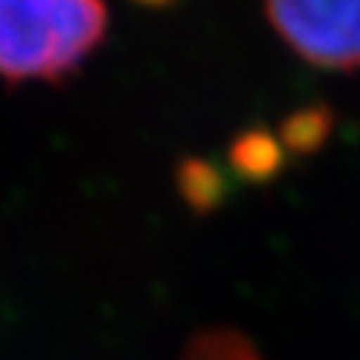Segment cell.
Here are the masks:
<instances>
[{
	"label": "cell",
	"mask_w": 360,
	"mask_h": 360,
	"mask_svg": "<svg viewBox=\"0 0 360 360\" xmlns=\"http://www.w3.org/2000/svg\"><path fill=\"white\" fill-rule=\"evenodd\" d=\"M105 0H0V79L57 82L97 51Z\"/></svg>",
	"instance_id": "cell-1"
},
{
	"label": "cell",
	"mask_w": 360,
	"mask_h": 360,
	"mask_svg": "<svg viewBox=\"0 0 360 360\" xmlns=\"http://www.w3.org/2000/svg\"><path fill=\"white\" fill-rule=\"evenodd\" d=\"M278 37L307 63L360 68V0H264Z\"/></svg>",
	"instance_id": "cell-2"
},
{
	"label": "cell",
	"mask_w": 360,
	"mask_h": 360,
	"mask_svg": "<svg viewBox=\"0 0 360 360\" xmlns=\"http://www.w3.org/2000/svg\"><path fill=\"white\" fill-rule=\"evenodd\" d=\"M182 360H264V357L236 329H205L188 343Z\"/></svg>",
	"instance_id": "cell-3"
},
{
	"label": "cell",
	"mask_w": 360,
	"mask_h": 360,
	"mask_svg": "<svg viewBox=\"0 0 360 360\" xmlns=\"http://www.w3.org/2000/svg\"><path fill=\"white\" fill-rule=\"evenodd\" d=\"M233 156L247 176H258V179L278 167V145L269 136H244L236 145Z\"/></svg>",
	"instance_id": "cell-4"
},
{
	"label": "cell",
	"mask_w": 360,
	"mask_h": 360,
	"mask_svg": "<svg viewBox=\"0 0 360 360\" xmlns=\"http://www.w3.org/2000/svg\"><path fill=\"white\" fill-rule=\"evenodd\" d=\"M216 173L202 167V165H191L182 176V188L191 199V205H202V207H210L216 202Z\"/></svg>",
	"instance_id": "cell-5"
},
{
	"label": "cell",
	"mask_w": 360,
	"mask_h": 360,
	"mask_svg": "<svg viewBox=\"0 0 360 360\" xmlns=\"http://www.w3.org/2000/svg\"><path fill=\"white\" fill-rule=\"evenodd\" d=\"M287 131H290V139L287 142L295 145L298 150H307V148H312V145H318L323 139V134H326V114L318 111V114L295 117L287 125Z\"/></svg>",
	"instance_id": "cell-6"
},
{
	"label": "cell",
	"mask_w": 360,
	"mask_h": 360,
	"mask_svg": "<svg viewBox=\"0 0 360 360\" xmlns=\"http://www.w3.org/2000/svg\"><path fill=\"white\" fill-rule=\"evenodd\" d=\"M145 4H165V0H145Z\"/></svg>",
	"instance_id": "cell-7"
}]
</instances>
